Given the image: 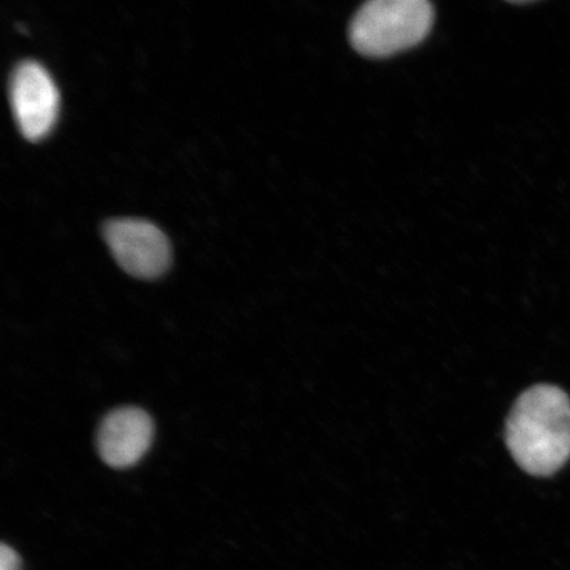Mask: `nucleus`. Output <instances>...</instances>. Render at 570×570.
<instances>
[{
	"label": "nucleus",
	"mask_w": 570,
	"mask_h": 570,
	"mask_svg": "<svg viewBox=\"0 0 570 570\" xmlns=\"http://www.w3.org/2000/svg\"><path fill=\"white\" fill-rule=\"evenodd\" d=\"M0 570H21V560L13 548L2 544L0 548Z\"/></svg>",
	"instance_id": "6"
},
{
	"label": "nucleus",
	"mask_w": 570,
	"mask_h": 570,
	"mask_svg": "<svg viewBox=\"0 0 570 570\" xmlns=\"http://www.w3.org/2000/svg\"><path fill=\"white\" fill-rule=\"evenodd\" d=\"M104 237L118 265L138 279H156L170 266L169 240L148 220L111 219L105 224Z\"/></svg>",
	"instance_id": "3"
},
{
	"label": "nucleus",
	"mask_w": 570,
	"mask_h": 570,
	"mask_svg": "<svg viewBox=\"0 0 570 570\" xmlns=\"http://www.w3.org/2000/svg\"><path fill=\"white\" fill-rule=\"evenodd\" d=\"M154 433V422L147 412L135 407L112 411L99 426V455L114 469L131 468L148 452Z\"/></svg>",
	"instance_id": "5"
},
{
	"label": "nucleus",
	"mask_w": 570,
	"mask_h": 570,
	"mask_svg": "<svg viewBox=\"0 0 570 570\" xmlns=\"http://www.w3.org/2000/svg\"><path fill=\"white\" fill-rule=\"evenodd\" d=\"M13 116L23 137L45 139L59 116L60 97L52 77L36 61H23L13 69L10 82Z\"/></svg>",
	"instance_id": "4"
},
{
	"label": "nucleus",
	"mask_w": 570,
	"mask_h": 570,
	"mask_svg": "<svg viewBox=\"0 0 570 570\" xmlns=\"http://www.w3.org/2000/svg\"><path fill=\"white\" fill-rule=\"evenodd\" d=\"M505 444L525 473H558L570 459V399L566 392L552 384L524 391L505 424Z\"/></svg>",
	"instance_id": "1"
},
{
	"label": "nucleus",
	"mask_w": 570,
	"mask_h": 570,
	"mask_svg": "<svg viewBox=\"0 0 570 570\" xmlns=\"http://www.w3.org/2000/svg\"><path fill=\"white\" fill-rule=\"evenodd\" d=\"M433 20V6L425 0H373L356 11L348 36L356 52L384 59L422 42Z\"/></svg>",
	"instance_id": "2"
}]
</instances>
